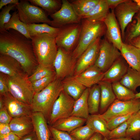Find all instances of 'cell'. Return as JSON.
I'll list each match as a JSON object with an SVG mask.
<instances>
[{
	"mask_svg": "<svg viewBox=\"0 0 140 140\" xmlns=\"http://www.w3.org/2000/svg\"><path fill=\"white\" fill-rule=\"evenodd\" d=\"M0 54L10 56L17 61L29 76L39 64L31 39L12 29L0 31Z\"/></svg>",
	"mask_w": 140,
	"mask_h": 140,
	"instance_id": "1",
	"label": "cell"
},
{
	"mask_svg": "<svg viewBox=\"0 0 140 140\" xmlns=\"http://www.w3.org/2000/svg\"><path fill=\"white\" fill-rule=\"evenodd\" d=\"M81 24L79 40L71 53L73 58L76 60L95 40L105 34L107 29L103 22H94L82 19Z\"/></svg>",
	"mask_w": 140,
	"mask_h": 140,
	"instance_id": "2",
	"label": "cell"
},
{
	"mask_svg": "<svg viewBox=\"0 0 140 140\" xmlns=\"http://www.w3.org/2000/svg\"><path fill=\"white\" fill-rule=\"evenodd\" d=\"M63 90L61 80L56 78L44 89L35 93L32 104L34 112L41 113L47 121L54 102Z\"/></svg>",
	"mask_w": 140,
	"mask_h": 140,
	"instance_id": "3",
	"label": "cell"
},
{
	"mask_svg": "<svg viewBox=\"0 0 140 140\" xmlns=\"http://www.w3.org/2000/svg\"><path fill=\"white\" fill-rule=\"evenodd\" d=\"M33 50L39 64L52 67L58 50L55 37L43 33L31 37Z\"/></svg>",
	"mask_w": 140,
	"mask_h": 140,
	"instance_id": "4",
	"label": "cell"
},
{
	"mask_svg": "<svg viewBox=\"0 0 140 140\" xmlns=\"http://www.w3.org/2000/svg\"><path fill=\"white\" fill-rule=\"evenodd\" d=\"M5 75L9 92L20 102L32 105L35 93L28 75L26 73L13 76Z\"/></svg>",
	"mask_w": 140,
	"mask_h": 140,
	"instance_id": "5",
	"label": "cell"
},
{
	"mask_svg": "<svg viewBox=\"0 0 140 140\" xmlns=\"http://www.w3.org/2000/svg\"><path fill=\"white\" fill-rule=\"evenodd\" d=\"M16 9L20 20L26 24L43 23L50 25L51 20L41 8L30 4L28 0H20Z\"/></svg>",
	"mask_w": 140,
	"mask_h": 140,
	"instance_id": "6",
	"label": "cell"
},
{
	"mask_svg": "<svg viewBox=\"0 0 140 140\" xmlns=\"http://www.w3.org/2000/svg\"><path fill=\"white\" fill-rule=\"evenodd\" d=\"M60 30L55 38L58 47L71 53L79 40L81 29V22L67 25L60 28Z\"/></svg>",
	"mask_w": 140,
	"mask_h": 140,
	"instance_id": "7",
	"label": "cell"
},
{
	"mask_svg": "<svg viewBox=\"0 0 140 140\" xmlns=\"http://www.w3.org/2000/svg\"><path fill=\"white\" fill-rule=\"evenodd\" d=\"M75 100L63 90L54 102L47 121L52 126L57 121L71 115Z\"/></svg>",
	"mask_w": 140,
	"mask_h": 140,
	"instance_id": "8",
	"label": "cell"
},
{
	"mask_svg": "<svg viewBox=\"0 0 140 140\" xmlns=\"http://www.w3.org/2000/svg\"><path fill=\"white\" fill-rule=\"evenodd\" d=\"M140 110V99L122 101L116 99L100 116L107 122L117 116L132 114Z\"/></svg>",
	"mask_w": 140,
	"mask_h": 140,
	"instance_id": "9",
	"label": "cell"
},
{
	"mask_svg": "<svg viewBox=\"0 0 140 140\" xmlns=\"http://www.w3.org/2000/svg\"><path fill=\"white\" fill-rule=\"evenodd\" d=\"M76 60L73 58L71 53L58 47L53 63L56 78L62 80L66 77L74 75Z\"/></svg>",
	"mask_w": 140,
	"mask_h": 140,
	"instance_id": "10",
	"label": "cell"
},
{
	"mask_svg": "<svg viewBox=\"0 0 140 140\" xmlns=\"http://www.w3.org/2000/svg\"><path fill=\"white\" fill-rule=\"evenodd\" d=\"M121 55L120 51L105 37L102 40L98 55L94 65L105 72Z\"/></svg>",
	"mask_w": 140,
	"mask_h": 140,
	"instance_id": "11",
	"label": "cell"
},
{
	"mask_svg": "<svg viewBox=\"0 0 140 140\" xmlns=\"http://www.w3.org/2000/svg\"><path fill=\"white\" fill-rule=\"evenodd\" d=\"M139 9L137 4L131 0H125L114 9V14L120 25L123 41L127 27L132 22V18Z\"/></svg>",
	"mask_w": 140,
	"mask_h": 140,
	"instance_id": "12",
	"label": "cell"
},
{
	"mask_svg": "<svg viewBox=\"0 0 140 140\" xmlns=\"http://www.w3.org/2000/svg\"><path fill=\"white\" fill-rule=\"evenodd\" d=\"M61 1L60 9L50 15L52 19L51 26L60 28L67 25L80 23L81 19L76 15L70 2L67 0Z\"/></svg>",
	"mask_w": 140,
	"mask_h": 140,
	"instance_id": "13",
	"label": "cell"
},
{
	"mask_svg": "<svg viewBox=\"0 0 140 140\" xmlns=\"http://www.w3.org/2000/svg\"><path fill=\"white\" fill-rule=\"evenodd\" d=\"M101 41V37L97 38L77 60L73 76L79 74L94 65L98 55Z\"/></svg>",
	"mask_w": 140,
	"mask_h": 140,
	"instance_id": "14",
	"label": "cell"
},
{
	"mask_svg": "<svg viewBox=\"0 0 140 140\" xmlns=\"http://www.w3.org/2000/svg\"><path fill=\"white\" fill-rule=\"evenodd\" d=\"M1 95L2 96L4 106L13 118L23 116H31L34 112L31 105L25 104L20 102L9 92Z\"/></svg>",
	"mask_w": 140,
	"mask_h": 140,
	"instance_id": "15",
	"label": "cell"
},
{
	"mask_svg": "<svg viewBox=\"0 0 140 140\" xmlns=\"http://www.w3.org/2000/svg\"><path fill=\"white\" fill-rule=\"evenodd\" d=\"M103 22L107 28L106 38L110 43L120 50L123 42L114 9H111V11L109 12Z\"/></svg>",
	"mask_w": 140,
	"mask_h": 140,
	"instance_id": "16",
	"label": "cell"
},
{
	"mask_svg": "<svg viewBox=\"0 0 140 140\" xmlns=\"http://www.w3.org/2000/svg\"><path fill=\"white\" fill-rule=\"evenodd\" d=\"M104 73L94 65L79 74L74 76L86 87L90 88L102 81Z\"/></svg>",
	"mask_w": 140,
	"mask_h": 140,
	"instance_id": "17",
	"label": "cell"
},
{
	"mask_svg": "<svg viewBox=\"0 0 140 140\" xmlns=\"http://www.w3.org/2000/svg\"><path fill=\"white\" fill-rule=\"evenodd\" d=\"M9 125L11 132L20 138L34 130L33 121L30 116L13 118Z\"/></svg>",
	"mask_w": 140,
	"mask_h": 140,
	"instance_id": "18",
	"label": "cell"
},
{
	"mask_svg": "<svg viewBox=\"0 0 140 140\" xmlns=\"http://www.w3.org/2000/svg\"><path fill=\"white\" fill-rule=\"evenodd\" d=\"M121 57V55L104 72L102 81L111 83L120 81L126 73L128 67Z\"/></svg>",
	"mask_w": 140,
	"mask_h": 140,
	"instance_id": "19",
	"label": "cell"
},
{
	"mask_svg": "<svg viewBox=\"0 0 140 140\" xmlns=\"http://www.w3.org/2000/svg\"><path fill=\"white\" fill-rule=\"evenodd\" d=\"M120 51L130 67L140 72V49L123 42Z\"/></svg>",
	"mask_w": 140,
	"mask_h": 140,
	"instance_id": "20",
	"label": "cell"
},
{
	"mask_svg": "<svg viewBox=\"0 0 140 140\" xmlns=\"http://www.w3.org/2000/svg\"><path fill=\"white\" fill-rule=\"evenodd\" d=\"M0 73L10 76L26 73L17 61L10 56L1 54H0Z\"/></svg>",
	"mask_w": 140,
	"mask_h": 140,
	"instance_id": "21",
	"label": "cell"
},
{
	"mask_svg": "<svg viewBox=\"0 0 140 140\" xmlns=\"http://www.w3.org/2000/svg\"><path fill=\"white\" fill-rule=\"evenodd\" d=\"M31 117L38 140H50V131L44 115L41 112H34Z\"/></svg>",
	"mask_w": 140,
	"mask_h": 140,
	"instance_id": "22",
	"label": "cell"
},
{
	"mask_svg": "<svg viewBox=\"0 0 140 140\" xmlns=\"http://www.w3.org/2000/svg\"><path fill=\"white\" fill-rule=\"evenodd\" d=\"M98 84L101 90L99 109L100 113L102 114L116 99V98L113 90L111 83L101 81Z\"/></svg>",
	"mask_w": 140,
	"mask_h": 140,
	"instance_id": "23",
	"label": "cell"
},
{
	"mask_svg": "<svg viewBox=\"0 0 140 140\" xmlns=\"http://www.w3.org/2000/svg\"><path fill=\"white\" fill-rule=\"evenodd\" d=\"M63 90L75 101L82 95L87 88L74 76L65 78L61 80Z\"/></svg>",
	"mask_w": 140,
	"mask_h": 140,
	"instance_id": "24",
	"label": "cell"
},
{
	"mask_svg": "<svg viewBox=\"0 0 140 140\" xmlns=\"http://www.w3.org/2000/svg\"><path fill=\"white\" fill-rule=\"evenodd\" d=\"M86 121V119L71 116L57 121L51 126L57 130L69 133L76 128L83 126Z\"/></svg>",
	"mask_w": 140,
	"mask_h": 140,
	"instance_id": "25",
	"label": "cell"
},
{
	"mask_svg": "<svg viewBox=\"0 0 140 140\" xmlns=\"http://www.w3.org/2000/svg\"><path fill=\"white\" fill-rule=\"evenodd\" d=\"M86 123L95 132L100 133L104 137L107 138L110 131L107 122L100 116V114L89 115Z\"/></svg>",
	"mask_w": 140,
	"mask_h": 140,
	"instance_id": "26",
	"label": "cell"
},
{
	"mask_svg": "<svg viewBox=\"0 0 140 140\" xmlns=\"http://www.w3.org/2000/svg\"><path fill=\"white\" fill-rule=\"evenodd\" d=\"M109 9L106 0H99L93 9L81 19L94 22H104L109 12Z\"/></svg>",
	"mask_w": 140,
	"mask_h": 140,
	"instance_id": "27",
	"label": "cell"
},
{
	"mask_svg": "<svg viewBox=\"0 0 140 140\" xmlns=\"http://www.w3.org/2000/svg\"><path fill=\"white\" fill-rule=\"evenodd\" d=\"M90 88H87L81 96L75 101L71 116L87 119L89 115L88 98Z\"/></svg>",
	"mask_w": 140,
	"mask_h": 140,
	"instance_id": "28",
	"label": "cell"
},
{
	"mask_svg": "<svg viewBox=\"0 0 140 140\" xmlns=\"http://www.w3.org/2000/svg\"><path fill=\"white\" fill-rule=\"evenodd\" d=\"M99 0H75L70 2L77 16L81 19L97 4Z\"/></svg>",
	"mask_w": 140,
	"mask_h": 140,
	"instance_id": "29",
	"label": "cell"
},
{
	"mask_svg": "<svg viewBox=\"0 0 140 140\" xmlns=\"http://www.w3.org/2000/svg\"><path fill=\"white\" fill-rule=\"evenodd\" d=\"M4 27L5 30L10 29L15 30L22 34L27 38L31 39L29 33L27 25L20 20L17 11L15 10L13 13L9 21L5 24Z\"/></svg>",
	"mask_w": 140,
	"mask_h": 140,
	"instance_id": "30",
	"label": "cell"
},
{
	"mask_svg": "<svg viewBox=\"0 0 140 140\" xmlns=\"http://www.w3.org/2000/svg\"><path fill=\"white\" fill-rule=\"evenodd\" d=\"M101 99V90L99 85L96 84L90 88L88 98L89 111L90 115L98 114Z\"/></svg>",
	"mask_w": 140,
	"mask_h": 140,
	"instance_id": "31",
	"label": "cell"
},
{
	"mask_svg": "<svg viewBox=\"0 0 140 140\" xmlns=\"http://www.w3.org/2000/svg\"><path fill=\"white\" fill-rule=\"evenodd\" d=\"M123 85L134 92L140 86V72L129 67L127 72L120 81Z\"/></svg>",
	"mask_w": 140,
	"mask_h": 140,
	"instance_id": "32",
	"label": "cell"
},
{
	"mask_svg": "<svg viewBox=\"0 0 140 140\" xmlns=\"http://www.w3.org/2000/svg\"><path fill=\"white\" fill-rule=\"evenodd\" d=\"M128 127L126 138L140 139V115L137 112L133 114L127 121Z\"/></svg>",
	"mask_w": 140,
	"mask_h": 140,
	"instance_id": "33",
	"label": "cell"
},
{
	"mask_svg": "<svg viewBox=\"0 0 140 140\" xmlns=\"http://www.w3.org/2000/svg\"><path fill=\"white\" fill-rule=\"evenodd\" d=\"M30 37H33L43 33H47L55 38L61 29L50 26L46 23L31 24L27 25Z\"/></svg>",
	"mask_w": 140,
	"mask_h": 140,
	"instance_id": "34",
	"label": "cell"
},
{
	"mask_svg": "<svg viewBox=\"0 0 140 140\" xmlns=\"http://www.w3.org/2000/svg\"><path fill=\"white\" fill-rule=\"evenodd\" d=\"M134 17V20L126 28L124 43L129 44L133 39L140 35V12L138 11Z\"/></svg>",
	"mask_w": 140,
	"mask_h": 140,
	"instance_id": "35",
	"label": "cell"
},
{
	"mask_svg": "<svg viewBox=\"0 0 140 140\" xmlns=\"http://www.w3.org/2000/svg\"><path fill=\"white\" fill-rule=\"evenodd\" d=\"M31 4L40 7L48 15L54 13L62 5L61 1L59 0H29Z\"/></svg>",
	"mask_w": 140,
	"mask_h": 140,
	"instance_id": "36",
	"label": "cell"
},
{
	"mask_svg": "<svg viewBox=\"0 0 140 140\" xmlns=\"http://www.w3.org/2000/svg\"><path fill=\"white\" fill-rule=\"evenodd\" d=\"M113 90L116 99L122 101H126L135 99V94L127 88L120 81L112 83Z\"/></svg>",
	"mask_w": 140,
	"mask_h": 140,
	"instance_id": "37",
	"label": "cell"
},
{
	"mask_svg": "<svg viewBox=\"0 0 140 140\" xmlns=\"http://www.w3.org/2000/svg\"><path fill=\"white\" fill-rule=\"evenodd\" d=\"M95 133L86 124L76 128L69 134L75 140H88Z\"/></svg>",
	"mask_w": 140,
	"mask_h": 140,
	"instance_id": "38",
	"label": "cell"
},
{
	"mask_svg": "<svg viewBox=\"0 0 140 140\" xmlns=\"http://www.w3.org/2000/svg\"><path fill=\"white\" fill-rule=\"evenodd\" d=\"M55 73L53 67H47L39 64L35 71L29 76V79L32 82Z\"/></svg>",
	"mask_w": 140,
	"mask_h": 140,
	"instance_id": "39",
	"label": "cell"
},
{
	"mask_svg": "<svg viewBox=\"0 0 140 140\" xmlns=\"http://www.w3.org/2000/svg\"><path fill=\"white\" fill-rule=\"evenodd\" d=\"M56 78V74L31 82L35 93H38L44 89Z\"/></svg>",
	"mask_w": 140,
	"mask_h": 140,
	"instance_id": "40",
	"label": "cell"
},
{
	"mask_svg": "<svg viewBox=\"0 0 140 140\" xmlns=\"http://www.w3.org/2000/svg\"><path fill=\"white\" fill-rule=\"evenodd\" d=\"M128 127L127 121L121 124L118 127L110 131L108 139H118L125 138Z\"/></svg>",
	"mask_w": 140,
	"mask_h": 140,
	"instance_id": "41",
	"label": "cell"
},
{
	"mask_svg": "<svg viewBox=\"0 0 140 140\" xmlns=\"http://www.w3.org/2000/svg\"><path fill=\"white\" fill-rule=\"evenodd\" d=\"M17 5L11 4L6 6L4 7L0 12V31L5 30L4 26L7 23L11 17L10 12L16 8Z\"/></svg>",
	"mask_w": 140,
	"mask_h": 140,
	"instance_id": "42",
	"label": "cell"
},
{
	"mask_svg": "<svg viewBox=\"0 0 140 140\" xmlns=\"http://www.w3.org/2000/svg\"><path fill=\"white\" fill-rule=\"evenodd\" d=\"M50 136V140H75L69 134L57 130L48 125Z\"/></svg>",
	"mask_w": 140,
	"mask_h": 140,
	"instance_id": "43",
	"label": "cell"
},
{
	"mask_svg": "<svg viewBox=\"0 0 140 140\" xmlns=\"http://www.w3.org/2000/svg\"><path fill=\"white\" fill-rule=\"evenodd\" d=\"M132 114L118 116L110 119L107 122L109 129L111 130L127 121Z\"/></svg>",
	"mask_w": 140,
	"mask_h": 140,
	"instance_id": "44",
	"label": "cell"
},
{
	"mask_svg": "<svg viewBox=\"0 0 140 140\" xmlns=\"http://www.w3.org/2000/svg\"><path fill=\"white\" fill-rule=\"evenodd\" d=\"M12 118L5 107L0 109V123L9 124Z\"/></svg>",
	"mask_w": 140,
	"mask_h": 140,
	"instance_id": "45",
	"label": "cell"
},
{
	"mask_svg": "<svg viewBox=\"0 0 140 140\" xmlns=\"http://www.w3.org/2000/svg\"><path fill=\"white\" fill-rule=\"evenodd\" d=\"M9 92L7 80L5 75L0 73V95Z\"/></svg>",
	"mask_w": 140,
	"mask_h": 140,
	"instance_id": "46",
	"label": "cell"
},
{
	"mask_svg": "<svg viewBox=\"0 0 140 140\" xmlns=\"http://www.w3.org/2000/svg\"><path fill=\"white\" fill-rule=\"evenodd\" d=\"M11 132L9 124L0 123V136L6 135Z\"/></svg>",
	"mask_w": 140,
	"mask_h": 140,
	"instance_id": "47",
	"label": "cell"
},
{
	"mask_svg": "<svg viewBox=\"0 0 140 140\" xmlns=\"http://www.w3.org/2000/svg\"><path fill=\"white\" fill-rule=\"evenodd\" d=\"M125 0H106L109 8L114 9L118 5L124 1Z\"/></svg>",
	"mask_w": 140,
	"mask_h": 140,
	"instance_id": "48",
	"label": "cell"
},
{
	"mask_svg": "<svg viewBox=\"0 0 140 140\" xmlns=\"http://www.w3.org/2000/svg\"><path fill=\"white\" fill-rule=\"evenodd\" d=\"M20 138L12 132L6 135L0 136V140H19Z\"/></svg>",
	"mask_w": 140,
	"mask_h": 140,
	"instance_id": "49",
	"label": "cell"
},
{
	"mask_svg": "<svg viewBox=\"0 0 140 140\" xmlns=\"http://www.w3.org/2000/svg\"><path fill=\"white\" fill-rule=\"evenodd\" d=\"M19 2L18 0H1L0 1V9L3 6L11 4L17 5Z\"/></svg>",
	"mask_w": 140,
	"mask_h": 140,
	"instance_id": "50",
	"label": "cell"
},
{
	"mask_svg": "<svg viewBox=\"0 0 140 140\" xmlns=\"http://www.w3.org/2000/svg\"><path fill=\"white\" fill-rule=\"evenodd\" d=\"M19 140H38L36 133L34 130L31 133L20 138Z\"/></svg>",
	"mask_w": 140,
	"mask_h": 140,
	"instance_id": "51",
	"label": "cell"
},
{
	"mask_svg": "<svg viewBox=\"0 0 140 140\" xmlns=\"http://www.w3.org/2000/svg\"><path fill=\"white\" fill-rule=\"evenodd\" d=\"M129 44L140 49V35L133 39Z\"/></svg>",
	"mask_w": 140,
	"mask_h": 140,
	"instance_id": "52",
	"label": "cell"
},
{
	"mask_svg": "<svg viewBox=\"0 0 140 140\" xmlns=\"http://www.w3.org/2000/svg\"><path fill=\"white\" fill-rule=\"evenodd\" d=\"M103 137L100 133L95 132L88 140H102Z\"/></svg>",
	"mask_w": 140,
	"mask_h": 140,
	"instance_id": "53",
	"label": "cell"
},
{
	"mask_svg": "<svg viewBox=\"0 0 140 140\" xmlns=\"http://www.w3.org/2000/svg\"><path fill=\"white\" fill-rule=\"evenodd\" d=\"M4 107V103L2 96L0 95V109Z\"/></svg>",
	"mask_w": 140,
	"mask_h": 140,
	"instance_id": "54",
	"label": "cell"
},
{
	"mask_svg": "<svg viewBox=\"0 0 140 140\" xmlns=\"http://www.w3.org/2000/svg\"><path fill=\"white\" fill-rule=\"evenodd\" d=\"M109 140H135L129 138H123L118 139H110Z\"/></svg>",
	"mask_w": 140,
	"mask_h": 140,
	"instance_id": "55",
	"label": "cell"
},
{
	"mask_svg": "<svg viewBox=\"0 0 140 140\" xmlns=\"http://www.w3.org/2000/svg\"><path fill=\"white\" fill-rule=\"evenodd\" d=\"M135 99H140V92L135 94Z\"/></svg>",
	"mask_w": 140,
	"mask_h": 140,
	"instance_id": "56",
	"label": "cell"
},
{
	"mask_svg": "<svg viewBox=\"0 0 140 140\" xmlns=\"http://www.w3.org/2000/svg\"><path fill=\"white\" fill-rule=\"evenodd\" d=\"M136 2L139 6V12H140V0H134Z\"/></svg>",
	"mask_w": 140,
	"mask_h": 140,
	"instance_id": "57",
	"label": "cell"
},
{
	"mask_svg": "<svg viewBox=\"0 0 140 140\" xmlns=\"http://www.w3.org/2000/svg\"><path fill=\"white\" fill-rule=\"evenodd\" d=\"M102 140H109L106 137H103Z\"/></svg>",
	"mask_w": 140,
	"mask_h": 140,
	"instance_id": "58",
	"label": "cell"
},
{
	"mask_svg": "<svg viewBox=\"0 0 140 140\" xmlns=\"http://www.w3.org/2000/svg\"><path fill=\"white\" fill-rule=\"evenodd\" d=\"M138 113L140 115V110L138 112Z\"/></svg>",
	"mask_w": 140,
	"mask_h": 140,
	"instance_id": "59",
	"label": "cell"
}]
</instances>
